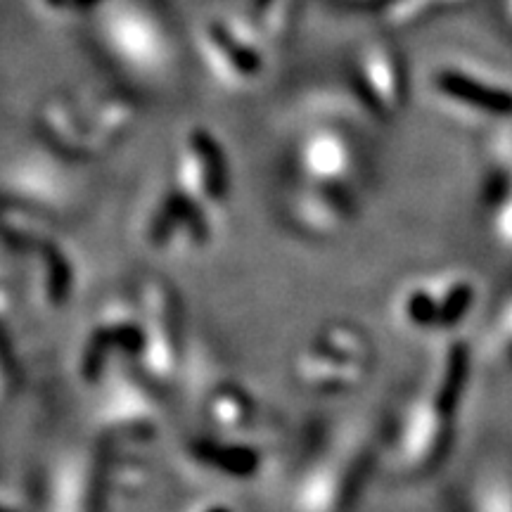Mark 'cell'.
Wrapping results in <instances>:
<instances>
[{
	"instance_id": "1",
	"label": "cell",
	"mask_w": 512,
	"mask_h": 512,
	"mask_svg": "<svg viewBox=\"0 0 512 512\" xmlns=\"http://www.w3.org/2000/svg\"><path fill=\"white\" fill-rule=\"evenodd\" d=\"M131 119L133 107L121 98H57L41 107L38 126L50 143L69 155H95L110 147Z\"/></svg>"
},
{
	"instance_id": "2",
	"label": "cell",
	"mask_w": 512,
	"mask_h": 512,
	"mask_svg": "<svg viewBox=\"0 0 512 512\" xmlns=\"http://www.w3.org/2000/svg\"><path fill=\"white\" fill-rule=\"evenodd\" d=\"M266 38L252 19L219 17L200 31L197 46L209 72L230 88H242L266 69Z\"/></svg>"
},
{
	"instance_id": "3",
	"label": "cell",
	"mask_w": 512,
	"mask_h": 512,
	"mask_svg": "<svg viewBox=\"0 0 512 512\" xmlns=\"http://www.w3.org/2000/svg\"><path fill=\"white\" fill-rule=\"evenodd\" d=\"M176 188L207 209H216L228 192V157L219 140L204 128L183 138L176 164Z\"/></svg>"
},
{
	"instance_id": "4",
	"label": "cell",
	"mask_w": 512,
	"mask_h": 512,
	"mask_svg": "<svg viewBox=\"0 0 512 512\" xmlns=\"http://www.w3.org/2000/svg\"><path fill=\"white\" fill-rule=\"evenodd\" d=\"M211 209L197 204L192 197L178 190L176 185L155 204L150 223H147V238L152 245H200L209 238Z\"/></svg>"
},
{
	"instance_id": "5",
	"label": "cell",
	"mask_w": 512,
	"mask_h": 512,
	"mask_svg": "<svg viewBox=\"0 0 512 512\" xmlns=\"http://www.w3.org/2000/svg\"><path fill=\"white\" fill-rule=\"evenodd\" d=\"M356 83L370 110L394 114L403 100V74L396 55L384 46H368L358 55Z\"/></svg>"
},
{
	"instance_id": "6",
	"label": "cell",
	"mask_w": 512,
	"mask_h": 512,
	"mask_svg": "<svg viewBox=\"0 0 512 512\" xmlns=\"http://www.w3.org/2000/svg\"><path fill=\"white\" fill-rule=\"evenodd\" d=\"M299 164L311 178V185L349 190L347 183L354 174L356 157L349 140L337 131H318L304 140Z\"/></svg>"
},
{
	"instance_id": "7",
	"label": "cell",
	"mask_w": 512,
	"mask_h": 512,
	"mask_svg": "<svg viewBox=\"0 0 512 512\" xmlns=\"http://www.w3.org/2000/svg\"><path fill=\"white\" fill-rule=\"evenodd\" d=\"M299 0H254L252 24L266 41H278L290 29Z\"/></svg>"
},
{
	"instance_id": "8",
	"label": "cell",
	"mask_w": 512,
	"mask_h": 512,
	"mask_svg": "<svg viewBox=\"0 0 512 512\" xmlns=\"http://www.w3.org/2000/svg\"><path fill=\"white\" fill-rule=\"evenodd\" d=\"M0 233L12 242H24V245L46 240L43 221L24 207H15V204H0Z\"/></svg>"
},
{
	"instance_id": "9",
	"label": "cell",
	"mask_w": 512,
	"mask_h": 512,
	"mask_svg": "<svg viewBox=\"0 0 512 512\" xmlns=\"http://www.w3.org/2000/svg\"><path fill=\"white\" fill-rule=\"evenodd\" d=\"M439 88L451 98L470 102V105H479V107H498V93H491L489 88H484L482 83L465 79L463 74H441L439 76Z\"/></svg>"
},
{
	"instance_id": "10",
	"label": "cell",
	"mask_w": 512,
	"mask_h": 512,
	"mask_svg": "<svg viewBox=\"0 0 512 512\" xmlns=\"http://www.w3.org/2000/svg\"><path fill=\"white\" fill-rule=\"evenodd\" d=\"M453 3V0H392L384 10V22L389 27H408L415 24L420 17L430 15L432 10H439L441 5Z\"/></svg>"
},
{
	"instance_id": "11",
	"label": "cell",
	"mask_w": 512,
	"mask_h": 512,
	"mask_svg": "<svg viewBox=\"0 0 512 512\" xmlns=\"http://www.w3.org/2000/svg\"><path fill=\"white\" fill-rule=\"evenodd\" d=\"M46 12L53 15H69V12H83L93 5H98L100 0H36Z\"/></svg>"
}]
</instances>
